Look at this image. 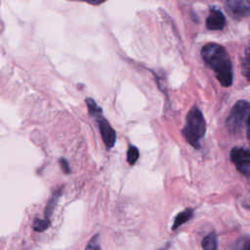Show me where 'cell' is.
<instances>
[{"mask_svg":"<svg viewBox=\"0 0 250 250\" xmlns=\"http://www.w3.org/2000/svg\"><path fill=\"white\" fill-rule=\"evenodd\" d=\"M201 57L214 71L223 87H229L233 80L232 64L226 49L217 43H208L201 49Z\"/></svg>","mask_w":250,"mask_h":250,"instance_id":"cell-1","label":"cell"},{"mask_svg":"<svg viewBox=\"0 0 250 250\" xmlns=\"http://www.w3.org/2000/svg\"><path fill=\"white\" fill-rule=\"evenodd\" d=\"M206 132V123L202 112L197 106H193L186 117L182 134L186 141L194 148L200 147V141Z\"/></svg>","mask_w":250,"mask_h":250,"instance_id":"cell-2","label":"cell"},{"mask_svg":"<svg viewBox=\"0 0 250 250\" xmlns=\"http://www.w3.org/2000/svg\"><path fill=\"white\" fill-rule=\"evenodd\" d=\"M86 104L88 107L89 114L97 121L101 136L103 138V141L107 148H111L116 141V133L114 129L110 126L108 121L104 118L103 114V109L97 104V103L91 99H86Z\"/></svg>","mask_w":250,"mask_h":250,"instance_id":"cell-3","label":"cell"},{"mask_svg":"<svg viewBox=\"0 0 250 250\" xmlns=\"http://www.w3.org/2000/svg\"><path fill=\"white\" fill-rule=\"evenodd\" d=\"M249 103L245 100L238 101L231 108L226 119V126L230 133H238L244 126L248 127Z\"/></svg>","mask_w":250,"mask_h":250,"instance_id":"cell-4","label":"cell"},{"mask_svg":"<svg viewBox=\"0 0 250 250\" xmlns=\"http://www.w3.org/2000/svg\"><path fill=\"white\" fill-rule=\"evenodd\" d=\"M230 159L234 163L236 169L248 179L250 174L249 150L244 147H233L230 151Z\"/></svg>","mask_w":250,"mask_h":250,"instance_id":"cell-5","label":"cell"},{"mask_svg":"<svg viewBox=\"0 0 250 250\" xmlns=\"http://www.w3.org/2000/svg\"><path fill=\"white\" fill-rule=\"evenodd\" d=\"M229 14L235 20H242L250 13V2L248 0H228L225 2Z\"/></svg>","mask_w":250,"mask_h":250,"instance_id":"cell-6","label":"cell"},{"mask_svg":"<svg viewBox=\"0 0 250 250\" xmlns=\"http://www.w3.org/2000/svg\"><path fill=\"white\" fill-rule=\"evenodd\" d=\"M226 25V18L221 10L211 8L209 16L206 19V27L210 30H221Z\"/></svg>","mask_w":250,"mask_h":250,"instance_id":"cell-7","label":"cell"},{"mask_svg":"<svg viewBox=\"0 0 250 250\" xmlns=\"http://www.w3.org/2000/svg\"><path fill=\"white\" fill-rule=\"evenodd\" d=\"M62 194V188L58 189L57 191H55L53 193V195L51 196V198L49 199L47 205H46V208H45V212H44V215H45V218L44 219H47V220H50V217L52 216L53 214V211L59 201V198Z\"/></svg>","mask_w":250,"mask_h":250,"instance_id":"cell-8","label":"cell"},{"mask_svg":"<svg viewBox=\"0 0 250 250\" xmlns=\"http://www.w3.org/2000/svg\"><path fill=\"white\" fill-rule=\"evenodd\" d=\"M193 215V210L190 209V208H188L186 210H184L183 212L179 213L175 220H174V223H173V226H172V229H178L180 226H182L183 224H185L186 222H188Z\"/></svg>","mask_w":250,"mask_h":250,"instance_id":"cell-9","label":"cell"},{"mask_svg":"<svg viewBox=\"0 0 250 250\" xmlns=\"http://www.w3.org/2000/svg\"><path fill=\"white\" fill-rule=\"evenodd\" d=\"M201 246L203 250H217L218 238L216 232L208 233L201 241Z\"/></svg>","mask_w":250,"mask_h":250,"instance_id":"cell-10","label":"cell"},{"mask_svg":"<svg viewBox=\"0 0 250 250\" xmlns=\"http://www.w3.org/2000/svg\"><path fill=\"white\" fill-rule=\"evenodd\" d=\"M50 220H47V219H38L36 218L34 221H33V225H32V228L35 231H38V232H41V231H44L45 229H47L49 227H50Z\"/></svg>","mask_w":250,"mask_h":250,"instance_id":"cell-11","label":"cell"},{"mask_svg":"<svg viewBox=\"0 0 250 250\" xmlns=\"http://www.w3.org/2000/svg\"><path fill=\"white\" fill-rule=\"evenodd\" d=\"M139 155H140V152L136 146H129L127 151V160L130 165H134L136 163V161L139 159Z\"/></svg>","mask_w":250,"mask_h":250,"instance_id":"cell-12","label":"cell"},{"mask_svg":"<svg viewBox=\"0 0 250 250\" xmlns=\"http://www.w3.org/2000/svg\"><path fill=\"white\" fill-rule=\"evenodd\" d=\"M250 60H249V49L248 47L245 49V54L242 58V69H243V74L247 80H249V71H250Z\"/></svg>","mask_w":250,"mask_h":250,"instance_id":"cell-13","label":"cell"},{"mask_svg":"<svg viewBox=\"0 0 250 250\" xmlns=\"http://www.w3.org/2000/svg\"><path fill=\"white\" fill-rule=\"evenodd\" d=\"M99 234H95L91 237L89 242L87 243L85 250H101L100 242H99Z\"/></svg>","mask_w":250,"mask_h":250,"instance_id":"cell-14","label":"cell"},{"mask_svg":"<svg viewBox=\"0 0 250 250\" xmlns=\"http://www.w3.org/2000/svg\"><path fill=\"white\" fill-rule=\"evenodd\" d=\"M60 165H61L62 170L65 174H68V173L70 172V167H69L68 162L66 161V159L61 158V159H60Z\"/></svg>","mask_w":250,"mask_h":250,"instance_id":"cell-15","label":"cell"},{"mask_svg":"<svg viewBox=\"0 0 250 250\" xmlns=\"http://www.w3.org/2000/svg\"><path fill=\"white\" fill-rule=\"evenodd\" d=\"M250 249V241L248 237H245L244 243L242 244V250H249Z\"/></svg>","mask_w":250,"mask_h":250,"instance_id":"cell-16","label":"cell"},{"mask_svg":"<svg viewBox=\"0 0 250 250\" xmlns=\"http://www.w3.org/2000/svg\"><path fill=\"white\" fill-rule=\"evenodd\" d=\"M103 1H88V3L89 4H91V5H99V4H101Z\"/></svg>","mask_w":250,"mask_h":250,"instance_id":"cell-17","label":"cell"}]
</instances>
